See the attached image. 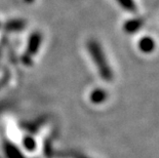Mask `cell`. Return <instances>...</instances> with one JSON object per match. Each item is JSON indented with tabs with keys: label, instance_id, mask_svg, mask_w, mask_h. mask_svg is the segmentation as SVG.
<instances>
[{
	"label": "cell",
	"instance_id": "cell-1",
	"mask_svg": "<svg viewBox=\"0 0 159 158\" xmlns=\"http://www.w3.org/2000/svg\"><path fill=\"white\" fill-rule=\"evenodd\" d=\"M86 48L89 50V53L91 58V61L96 65L98 72H99L101 78L105 81H111L114 78L113 70L111 68L109 62L105 52L99 41L96 39H89L86 43Z\"/></svg>",
	"mask_w": 159,
	"mask_h": 158
},
{
	"label": "cell",
	"instance_id": "cell-2",
	"mask_svg": "<svg viewBox=\"0 0 159 158\" xmlns=\"http://www.w3.org/2000/svg\"><path fill=\"white\" fill-rule=\"evenodd\" d=\"M138 47L143 53L149 55V53H152L154 52L155 47H156V43H155L154 39L152 38V37L145 36V37H142L140 39Z\"/></svg>",
	"mask_w": 159,
	"mask_h": 158
},
{
	"label": "cell",
	"instance_id": "cell-3",
	"mask_svg": "<svg viewBox=\"0 0 159 158\" xmlns=\"http://www.w3.org/2000/svg\"><path fill=\"white\" fill-rule=\"evenodd\" d=\"M42 36L39 32L32 33V35L29 37L28 40V53L30 55H35L37 50L39 49V46L41 44Z\"/></svg>",
	"mask_w": 159,
	"mask_h": 158
},
{
	"label": "cell",
	"instance_id": "cell-4",
	"mask_svg": "<svg viewBox=\"0 0 159 158\" xmlns=\"http://www.w3.org/2000/svg\"><path fill=\"white\" fill-rule=\"evenodd\" d=\"M107 97H108V93H107L106 90L103 89V88H96V89H93L90 93L91 103L97 104V105L104 103L105 101L107 100Z\"/></svg>",
	"mask_w": 159,
	"mask_h": 158
},
{
	"label": "cell",
	"instance_id": "cell-5",
	"mask_svg": "<svg viewBox=\"0 0 159 158\" xmlns=\"http://www.w3.org/2000/svg\"><path fill=\"white\" fill-rule=\"evenodd\" d=\"M121 8L129 13L138 12V5L134 0H115Z\"/></svg>",
	"mask_w": 159,
	"mask_h": 158
},
{
	"label": "cell",
	"instance_id": "cell-6",
	"mask_svg": "<svg viewBox=\"0 0 159 158\" xmlns=\"http://www.w3.org/2000/svg\"><path fill=\"white\" fill-rule=\"evenodd\" d=\"M142 27V21L140 19H134V20H128L124 23L123 28L126 33H136Z\"/></svg>",
	"mask_w": 159,
	"mask_h": 158
},
{
	"label": "cell",
	"instance_id": "cell-7",
	"mask_svg": "<svg viewBox=\"0 0 159 158\" xmlns=\"http://www.w3.org/2000/svg\"><path fill=\"white\" fill-rule=\"evenodd\" d=\"M26 23L23 20H11V21H8L6 23L5 28L8 30V31H20V30H23L25 28Z\"/></svg>",
	"mask_w": 159,
	"mask_h": 158
}]
</instances>
